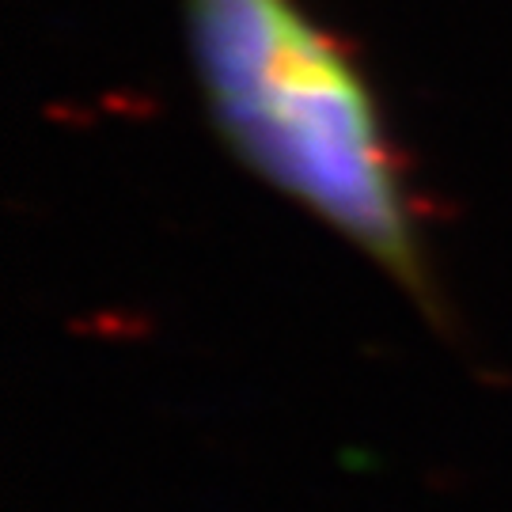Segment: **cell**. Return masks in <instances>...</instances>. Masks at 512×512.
I'll use <instances>...</instances> for the list:
<instances>
[{
    "instance_id": "cell-1",
    "label": "cell",
    "mask_w": 512,
    "mask_h": 512,
    "mask_svg": "<svg viewBox=\"0 0 512 512\" xmlns=\"http://www.w3.org/2000/svg\"><path fill=\"white\" fill-rule=\"evenodd\" d=\"M183 27L224 148L437 319V281L399 156L342 42L300 0H183Z\"/></svg>"
}]
</instances>
